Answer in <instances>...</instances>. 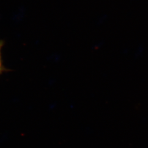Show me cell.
Returning a JSON list of instances; mask_svg holds the SVG:
<instances>
[{"label": "cell", "instance_id": "obj_1", "mask_svg": "<svg viewBox=\"0 0 148 148\" xmlns=\"http://www.w3.org/2000/svg\"><path fill=\"white\" fill-rule=\"evenodd\" d=\"M5 45V42L3 40H0V76L5 73V72L8 71V69L6 68L4 66L3 63V59L2 56V50Z\"/></svg>", "mask_w": 148, "mask_h": 148}]
</instances>
